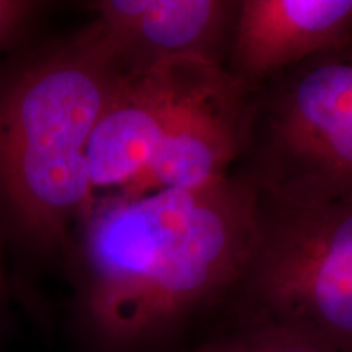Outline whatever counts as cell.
Wrapping results in <instances>:
<instances>
[{"label": "cell", "mask_w": 352, "mask_h": 352, "mask_svg": "<svg viewBox=\"0 0 352 352\" xmlns=\"http://www.w3.org/2000/svg\"><path fill=\"white\" fill-rule=\"evenodd\" d=\"M259 192L223 175L191 188L120 192L82 217L77 323L96 352H155L230 294L254 239Z\"/></svg>", "instance_id": "1"}, {"label": "cell", "mask_w": 352, "mask_h": 352, "mask_svg": "<svg viewBox=\"0 0 352 352\" xmlns=\"http://www.w3.org/2000/svg\"><path fill=\"white\" fill-rule=\"evenodd\" d=\"M121 74L90 25L0 88V214L34 252L60 248L94 202L87 148Z\"/></svg>", "instance_id": "2"}, {"label": "cell", "mask_w": 352, "mask_h": 352, "mask_svg": "<svg viewBox=\"0 0 352 352\" xmlns=\"http://www.w3.org/2000/svg\"><path fill=\"white\" fill-rule=\"evenodd\" d=\"M236 296L240 327L292 329L352 352V192L284 204L259 196Z\"/></svg>", "instance_id": "3"}, {"label": "cell", "mask_w": 352, "mask_h": 352, "mask_svg": "<svg viewBox=\"0 0 352 352\" xmlns=\"http://www.w3.org/2000/svg\"><path fill=\"white\" fill-rule=\"evenodd\" d=\"M250 182L263 199L303 204L352 192V43L294 65L261 109Z\"/></svg>", "instance_id": "4"}, {"label": "cell", "mask_w": 352, "mask_h": 352, "mask_svg": "<svg viewBox=\"0 0 352 352\" xmlns=\"http://www.w3.org/2000/svg\"><path fill=\"white\" fill-rule=\"evenodd\" d=\"M227 72L219 60L188 56L122 72L88 142L91 189L134 186L162 144Z\"/></svg>", "instance_id": "5"}, {"label": "cell", "mask_w": 352, "mask_h": 352, "mask_svg": "<svg viewBox=\"0 0 352 352\" xmlns=\"http://www.w3.org/2000/svg\"><path fill=\"white\" fill-rule=\"evenodd\" d=\"M236 8V2L223 0H104L94 3L91 25L122 72H138L171 57L219 60Z\"/></svg>", "instance_id": "6"}, {"label": "cell", "mask_w": 352, "mask_h": 352, "mask_svg": "<svg viewBox=\"0 0 352 352\" xmlns=\"http://www.w3.org/2000/svg\"><path fill=\"white\" fill-rule=\"evenodd\" d=\"M351 43L352 0H243L236 8L230 72L252 88Z\"/></svg>", "instance_id": "7"}, {"label": "cell", "mask_w": 352, "mask_h": 352, "mask_svg": "<svg viewBox=\"0 0 352 352\" xmlns=\"http://www.w3.org/2000/svg\"><path fill=\"white\" fill-rule=\"evenodd\" d=\"M250 91L228 70L162 144L134 186L122 192L199 186L226 175L227 166L248 147L254 113Z\"/></svg>", "instance_id": "8"}, {"label": "cell", "mask_w": 352, "mask_h": 352, "mask_svg": "<svg viewBox=\"0 0 352 352\" xmlns=\"http://www.w3.org/2000/svg\"><path fill=\"white\" fill-rule=\"evenodd\" d=\"M155 352H340L310 336L292 329L248 324L227 336L215 338L189 349H165Z\"/></svg>", "instance_id": "9"}, {"label": "cell", "mask_w": 352, "mask_h": 352, "mask_svg": "<svg viewBox=\"0 0 352 352\" xmlns=\"http://www.w3.org/2000/svg\"><path fill=\"white\" fill-rule=\"evenodd\" d=\"M32 10V3L0 0V47L6 46L15 33H19Z\"/></svg>", "instance_id": "10"}, {"label": "cell", "mask_w": 352, "mask_h": 352, "mask_svg": "<svg viewBox=\"0 0 352 352\" xmlns=\"http://www.w3.org/2000/svg\"><path fill=\"white\" fill-rule=\"evenodd\" d=\"M10 302H12V287L8 283L6 271L0 264V347L7 338V329L10 324Z\"/></svg>", "instance_id": "11"}]
</instances>
